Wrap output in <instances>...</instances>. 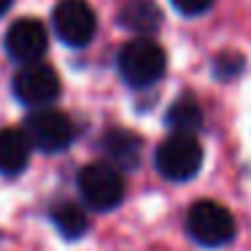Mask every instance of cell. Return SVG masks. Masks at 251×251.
Returning <instances> with one entry per match:
<instances>
[{"label": "cell", "mask_w": 251, "mask_h": 251, "mask_svg": "<svg viewBox=\"0 0 251 251\" xmlns=\"http://www.w3.org/2000/svg\"><path fill=\"white\" fill-rule=\"evenodd\" d=\"M116 68L125 84L132 89H149L165 76L168 68V57L165 49L151 38H132L130 44L122 46L119 57H116Z\"/></svg>", "instance_id": "1"}, {"label": "cell", "mask_w": 251, "mask_h": 251, "mask_svg": "<svg viewBox=\"0 0 251 251\" xmlns=\"http://www.w3.org/2000/svg\"><path fill=\"white\" fill-rule=\"evenodd\" d=\"M186 232L202 249H222L235 238V216L216 200H200L186 211Z\"/></svg>", "instance_id": "2"}, {"label": "cell", "mask_w": 251, "mask_h": 251, "mask_svg": "<svg viewBox=\"0 0 251 251\" xmlns=\"http://www.w3.org/2000/svg\"><path fill=\"white\" fill-rule=\"evenodd\" d=\"M159 176L168 181H189L200 173L202 168V146L195 135L173 132L157 146L154 154Z\"/></svg>", "instance_id": "3"}, {"label": "cell", "mask_w": 251, "mask_h": 251, "mask_svg": "<svg viewBox=\"0 0 251 251\" xmlns=\"http://www.w3.org/2000/svg\"><path fill=\"white\" fill-rule=\"evenodd\" d=\"M25 138H27L30 149H38L44 154H60L65 151L68 146L76 138V130H73V122L68 119L62 111L54 108H38L25 119L22 127Z\"/></svg>", "instance_id": "4"}, {"label": "cell", "mask_w": 251, "mask_h": 251, "mask_svg": "<svg viewBox=\"0 0 251 251\" xmlns=\"http://www.w3.org/2000/svg\"><path fill=\"white\" fill-rule=\"evenodd\" d=\"M78 195L95 211H114L125 200V178L108 162H92L78 173Z\"/></svg>", "instance_id": "5"}, {"label": "cell", "mask_w": 251, "mask_h": 251, "mask_svg": "<svg viewBox=\"0 0 251 251\" xmlns=\"http://www.w3.org/2000/svg\"><path fill=\"white\" fill-rule=\"evenodd\" d=\"M51 27L65 46L81 49L98 33V17L87 0H60L51 11Z\"/></svg>", "instance_id": "6"}, {"label": "cell", "mask_w": 251, "mask_h": 251, "mask_svg": "<svg viewBox=\"0 0 251 251\" xmlns=\"http://www.w3.org/2000/svg\"><path fill=\"white\" fill-rule=\"evenodd\" d=\"M14 95L27 108H51V103L60 98V76L46 62L22 65L14 76Z\"/></svg>", "instance_id": "7"}, {"label": "cell", "mask_w": 251, "mask_h": 251, "mask_svg": "<svg viewBox=\"0 0 251 251\" xmlns=\"http://www.w3.org/2000/svg\"><path fill=\"white\" fill-rule=\"evenodd\" d=\"M3 46H6L8 57L22 62V65L41 62V57L49 49V33H46L44 22H38V19H17L6 30Z\"/></svg>", "instance_id": "8"}, {"label": "cell", "mask_w": 251, "mask_h": 251, "mask_svg": "<svg viewBox=\"0 0 251 251\" xmlns=\"http://www.w3.org/2000/svg\"><path fill=\"white\" fill-rule=\"evenodd\" d=\"M30 162V143L22 130L14 127H3L0 130V176L14 178V176L25 173Z\"/></svg>", "instance_id": "9"}, {"label": "cell", "mask_w": 251, "mask_h": 251, "mask_svg": "<svg viewBox=\"0 0 251 251\" xmlns=\"http://www.w3.org/2000/svg\"><path fill=\"white\" fill-rule=\"evenodd\" d=\"M119 25L130 33L146 38L149 33H154L162 25V11L157 8L154 0H127L119 11Z\"/></svg>", "instance_id": "10"}, {"label": "cell", "mask_w": 251, "mask_h": 251, "mask_svg": "<svg viewBox=\"0 0 251 251\" xmlns=\"http://www.w3.org/2000/svg\"><path fill=\"white\" fill-rule=\"evenodd\" d=\"M103 149L111 159V168L116 170H132L141 162V138L132 135L130 130H111L103 141Z\"/></svg>", "instance_id": "11"}, {"label": "cell", "mask_w": 251, "mask_h": 251, "mask_svg": "<svg viewBox=\"0 0 251 251\" xmlns=\"http://www.w3.org/2000/svg\"><path fill=\"white\" fill-rule=\"evenodd\" d=\"M168 127L173 132H184V135H195L197 130L202 127V108L197 105L195 98L184 95L178 98L173 105L168 108V116H165Z\"/></svg>", "instance_id": "12"}, {"label": "cell", "mask_w": 251, "mask_h": 251, "mask_svg": "<svg viewBox=\"0 0 251 251\" xmlns=\"http://www.w3.org/2000/svg\"><path fill=\"white\" fill-rule=\"evenodd\" d=\"M51 222H54L57 232L68 240H78L89 229V222L84 216V211L73 202H57L51 208Z\"/></svg>", "instance_id": "13"}, {"label": "cell", "mask_w": 251, "mask_h": 251, "mask_svg": "<svg viewBox=\"0 0 251 251\" xmlns=\"http://www.w3.org/2000/svg\"><path fill=\"white\" fill-rule=\"evenodd\" d=\"M170 3L184 17H200V14H205L213 6V0H170Z\"/></svg>", "instance_id": "14"}, {"label": "cell", "mask_w": 251, "mask_h": 251, "mask_svg": "<svg viewBox=\"0 0 251 251\" xmlns=\"http://www.w3.org/2000/svg\"><path fill=\"white\" fill-rule=\"evenodd\" d=\"M240 68H243V60H240V57H219L216 60V76L229 78V76H235Z\"/></svg>", "instance_id": "15"}, {"label": "cell", "mask_w": 251, "mask_h": 251, "mask_svg": "<svg viewBox=\"0 0 251 251\" xmlns=\"http://www.w3.org/2000/svg\"><path fill=\"white\" fill-rule=\"evenodd\" d=\"M11 3H14V0H0V17H3V14L11 8Z\"/></svg>", "instance_id": "16"}]
</instances>
